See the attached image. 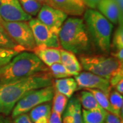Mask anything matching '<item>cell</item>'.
Segmentation results:
<instances>
[{"mask_svg":"<svg viewBox=\"0 0 123 123\" xmlns=\"http://www.w3.org/2000/svg\"><path fill=\"white\" fill-rule=\"evenodd\" d=\"M50 86H53L52 79L44 73L18 80L0 81V114L8 116L27 93Z\"/></svg>","mask_w":123,"mask_h":123,"instance_id":"6da1fadb","label":"cell"},{"mask_svg":"<svg viewBox=\"0 0 123 123\" xmlns=\"http://www.w3.org/2000/svg\"><path fill=\"white\" fill-rule=\"evenodd\" d=\"M62 49L74 54L85 55L91 49V39L83 18H67L58 33Z\"/></svg>","mask_w":123,"mask_h":123,"instance_id":"7a4b0ae2","label":"cell"},{"mask_svg":"<svg viewBox=\"0 0 123 123\" xmlns=\"http://www.w3.org/2000/svg\"><path fill=\"white\" fill-rule=\"evenodd\" d=\"M48 70V67L33 52L24 51L0 68V81L23 79Z\"/></svg>","mask_w":123,"mask_h":123,"instance_id":"3957f363","label":"cell"},{"mask_svg":"<svg viewBox=\"0 0 123 123\" xmlns=\"http://www.w3.org/2000/svg\"><path fill=\"white\" fill-rule=\"evenodd\" d=\"M84 21L90 39L103 53H110L114 25L96 9H86Z\"/></svg>","mask_w":123,"mask_h":123,"instance_id":"277c9868","label":"cell"},{"mask_svg":"<svg viewBox=\"0 0 123 123\" xmlns=\"http://www.w3.org/2000/svg\"><path fill=\"white\" fill-rule=\"evenodd\" d=\"M79 61L84 70L108 80L123 65L115 57L105 55H82Z\"/></svg>","mask_w":123,"mask_h":123,"instance_id":"5b68a950","label":"cell"},{"mask_svg":"<svg viewBox=\"0 0 123 123\" xmlns=\"http://www.w3.org/2000/svg\"><path fill=\"white\" fill-rule=\"evenodd\" d=\"M55 88L53 86L33 90L23 97L14 106L12 111V117L25 114L36 106L49 103L53 99Z\"/></svg>","mask_w":123,"mask_h":123,"instance_id":"8992f818","label":"cell"},{"mask_svg":"<svg viewBox=\"0 0 123 123\" xmlns=\"http://www.w3.org/2000/svg\"><path fill=\"white\" fill-rule=\"evenodd\" d=\"M1 26L9 37L25 51H33L36 48L33 33L28 21L6 22L1 21Z\"/></svg>","mask_w":123,"mask_h":123,"instance_id":"52a82bcc","label":"cell"},{"mask_svg":"<svg viewBox=\"0 0 123 123\" xmlns=\"http://www.w3.org/2000/svg\"><path fill=\"white\" fill-rule=\"evenodd\" d=\"M28 23L32 31L36 47L60 49L58 35L40 22L37 18H31Z\"/></svg>","mask_w":123,"mask_h":123,"instance_id":"ba28073f","label":"cell"},{"mask_svg":"<svg viewBox=\"0 0 123 123\" xmlns=\"http://www.w3.org/2000/svg\"><path fill=\"white\" fill-rule=\"evenodd\" d=\"M67 18L66 14L47 5H43L37 14V18L40 21L57 35Z\"/></svg>","mask_w":123,"mask_h":123,"instance_id":"9c48e42d","label":"cell"},{"mask_svg":"<svg viewBox=\"0 0 123 123\" xmlns=\"http://www.w3.org/2000/svg\"><path fill=\"white\" fill-rule=\"evenodd\" d=\"M78 88L81 89H96L104 92L109 97L111 87L109 80L94 75L90 72H80L77 76H75Z\"/></svg>","mask_w":123,"mask_h":123,"instance_id":"30bf717a","label":"cell"},{"mask_svg":"<svg viewBox=\"0 0 123 123\" xmlns=\"http://www.w3.org/2000/svg\"><path fill=\"white\" fill-rule=\"evenodd\" d=\"M0 17L6 22L29 21L32 18L24 12L18 0H0Z\"/></svg>","mask_w":123,"mask_h":123,"instance_id":"8fae6325","label":"cell"},{"mask_svg":"<svg viewBox=\"0 0 123 123\" xmlns=\"http://www.w3.org/2000/svg\"><path fill=\"white\" fill-rule=\"evenodd\" d=\"M53 7L61 10L67 15L81 17L84 15L87 7L83 0H51Z\"/></svg>","mask_w":123,"mask_h":123,"instance_id":"7c38bea8","label":"cell"},{"mask_svg":"<svg viewBox=\"0 0 123 123\" xmlns=\"http://www.w3.org/2000/svg\"><path fill=\"white\" fill-rule=\"evenodd\" d=\"M98 11L113 25L123 24V14L114 0H100L97 5Z\"/></svg>","mask_w":123,"mask_h":123,"instance_id":"4fadbf2b","label":"cell"},{"mask_svg":"<svg viewBox=\"0 0 123 123\" xmlns=\"http://www.w3.org/2000/svg\"><path fill=\"white\" fill-rule=\"evenodd\" d=\"M62 123H84L81 105L78 97H72L68 101Z\"/></svg>","mask_w":123,"mask_h":123,"instance_id":"5bb4252c","label":"cell"},{"mask_svg":"<svg viewBox=\"0 0 123 123\" xmlns=\"http://www.w3.org/2000/svg\"><path fill=\"white\" fill-rule=\"evenodd\" d=\"M32 52L39 58L44 65L48 67L55 63L61 62L60 49L36 47Z\"/></svg>","mask_w":123,"mask_h":123,"instance_id":"9a60e30c","label":"cell"},{"mask_svg":"<svg viewBox=\"0 0 123 123\" xmlns=\"http://www.w3.org/2000/svg\"><path fill=\"white\" fill-rule=\"evenodd\" d=\"M61 63L73 76H77L82 70V67L75 54L64 49H60Z\"/></svg>","mask_w":123,"mask_h":123,"instance_id":"2e32d148","label":"cell"},{"mask_svg":"<svg viewBox=\"0 0 123 123\" xmlns=\"http://www.w3.org/2000/svg\"><path fill=\"white\" fill-rule=\"evenodd\" d=\"M55 90L66 96L68 98L73 97L78 88L77 83L75 78L66 77L62 79H56L54 82Z\"/></svg>","mask_w":123,"mask_h":123,"instance_id":"e0dca14e","label":"cell"},{"mask_svg":"<svg viewBox=\"0 0 123 123\" xmlns=\"http://www.w3.org/2000/svg\"><path fill=\"white\" fill-rule=\"evenodd\" d=\"M51 113V105L45 103L31 110L30 117L34 123H49Z\"/></svg>","mask_w":123,"mask_h":123,"instance_id":"ac0fdd59","label":"cell"},{"mask_svg":"<svg viewBox=\"0 0 123 123\" xmlns=\"http://www.w3.org/2000/svg\"><path fill=\"white\" fill-rule=\"evenodd\" d=\"M107 111L105 110H82L84 123H104Z\"/></svg>","mask_w":123,"mask_h":123,"instance_id":"d6986e66","label":"cell"},{"mask_svg":"<svg viewBox=\"0 0 123 123\" xmlns=\"http://www.w3.org/2000/svg\"><path fill=\"white\" fill-rule=\"evenodd\" d=\"M79 98L81 105L84 107V110H103L101 106L98 105L94 95L87 90H83L81 92L80 98Z\"/></svg>","mask_w":123,"mask_h":123,"instance_id":"ffe728a7","label":"cell"},{"mask_svg":"<svg viewBox=\"0 0 123 123\" xmlns=\"http://www.w3.org/2000/svg\"><path fill=\"white\" fill-rule=\"evenodd\" d=\"M109 101L110 105L114 110V114L119 118L123 117V94L116 90L111 91L109 94Z\"/></svg>","mask_w":123,"mask_h":123,"instance_id":"44dd1931","label":"cell"},{"mask_svg":"<svg viewBox=\"0 0 123 123\" xmlns=\"http://www.w3.org/2000/svg\"><path fill=\"white\" fill-rule=\"evenodd\" d=\"M87 90L90 91L94 95L97 103L103 110H105L109 113L114 114V110L110 105L109 98H108L109 97L107 95H106L104 92H103L101 90L96 89H88Z\"/></svg>","mask_w":123,"mask_h":123,"instance_id":"7402d4cb","label":"cell"},{"mask_svg":"<svg viewBox=\"0 0 123 123\" xmlns=\"http://www.w3.org/2000/svg\"><path fill=\"white\" fill-rule=\"evenodd\" d=\"M53 100V106L51 107V111L62 115L66 109L68 98L64 94L55 90Z\"/></svg>","mask_w":123,"mask_h":123,"instance_id":"603a6c76","label":"cell"},{"mask_svg":"<svg viewBox=\"0 0 123 123\" xmlns=\"http://www.w3.org/2000/svg\"><path fill=\"white\" fill-rule=\"evenodd\" d=\"M24 12L30 17L37 16L42 6L36 0H18Z\"/></svg>","mask_w":123,"mask_h":123,"instance_id":"cb8c5ba5","label":"cell"},{"mask_svg":"<svg viewBox=\"0 0 123 123\" xmlns=\"http://www.w3.org/2000/svg\"><path fill=\"white\" fill-rule=\"evenodd\" d=\"M0 48L14 49L20 52L25 51L21 47L17 45L9 37L4 29H0Z\"/></svg>","mask_w":123,"mask_h":123,"instance_id":"d4e9b609","label":"cell"},{"mask_svg":"<svg viewBox=\"0 0 123 123\" xmlns=\"http://www.w3.org/2000/svg\"><path fill=\"white\" fill-rule=\"evenodd\" d=\"M51 75L55 79H62V78H66L70 77L73 75L67 70L65 66H64L61 62L55 63L51 66L49 67Z\"/></svg>","mask_w":123,"mask_h":123,"instance_id":"484cf974","label":"cell"},{"mask_svg":"<svg viewBox=\"0 0 123 123\" xmlns=\"http://www.w3.org/2000/svg\"><path fill=\"white\" fill-rule=\"evenodd\" d=\"M111 49L114 50V53L123 49V24L119 25L116 30L113 36L112 43H111Z\"/></svg>","mask_w":123,"mask_h":123,"instance_id":"4316f807","label":"cell"},{"mask_svg":"<svg viewBox=\"0 0 123 123\" xmlns=\"http://www.w3.org/2000/svg\"><path fill=\"white\" fill-rule=\"evenodd\" d=\"M20 51L14 49L0 48V68L7 64Z\"/></svg>","mask_w":123,"mask_h":123,"instance_id":"83f0119b","label":"cell"},{"mask_svg":"<svg viewBox=\"0 0 123 123\" xmlns=\"http://www.w3.org/2000/svg\"><path fill=\"white\" fill-rule=\"evenodd\" d=\"M123 79V65L119 67L117 70H116L115 72H114V73L111 75V77L109 79L110 81V86L111 87L114 88V86L118 84V82H120V81H122Z\"/></svg>","mask_w":123,"mask_h":123,"instance_id":"f1b7e54d","label":"cell"},{"mask_svg":"<svg viewBox=\"0 0 123 123\" xmlns=\"http://www.w3.org/2000/svg\"><path fill=\"white\" fill-rule=\"evenodd\" d=\"M13 123H34L29 115H27L26 113L22 114L16 116L14 118Z\"/></svg>","mask_w":123,"mask_h":123,"instance_id":"f546056e","label":"cell"},{"mask_svg":"<svg viewBox=\"0 0 123 123\" xmlns=\"http://www.w3.org/2000/svg\"><path fill=\"white\" fill-rule=\"evenodd\" d=\"M105 122V123H123V120L120 118L108 112L106 116Z\"/></svg>","mask_w":123,"mask_h":123,"instance_id":"4dcf8cb0","label":"cell"},{"mask_svg":"<svg viewBox=\"0 0 123 123\" xmlns=\"http://www.w3.org/2000/svg\"><path fill=\"white\" fill-rule=\"evenodd\" d=\"M49 123H62L61 115L51 111V116L49 120Z\"/></svg>","mask_w":123,"mask_h":123,"instance_id":"1f68e13d","label":"cell"},{"mask_svg":"<svg viewBox=\"0 0 123 123\" xmlns=\"http://www.w3.org/2000/svg\"><path fill=\"white\" fill-rule=\"evenodd\" d=\"M86 7L90 9H97V6L100 0H83Z\"/></svg>","mask_w":123,"mask_h":123,"instance_id":"d6a6232c","label":"cell"},{"mask_svg":"<svg viewBox=\"0 0 123 123\" xmlns=\"http://www.w3.org/2000/svg\"><path fill=\"white\" fill-rule=\"evenodd\" d=\"M114 88H116V91H117L119 92L120 94H123V80L120 81V82H118V84H116L114 86Z\"/></svg>","mask_w":123,"mask_h":123,"instance_id":"836d02e7","label":"cell"},{"mask_svg":"<svg viewBox=\"0 0 123 123\" xmlns=\"http://www.w3.org/2000/svg\"><path fill=\"white\" fill-rule=\"evenodd\" d=\"M0 123H11V120L4 115H0Z\"/></svg>","mask_w":123,"mask_h":123,"instance_id":"e575fe53","label":"cell"},{"mask_svg":"<svg viewBox=\"0 0 123 123\" xmlns=\"http://www.w3.org/2000/svg\"><path fill=\"white\" fill-rule=\"evenodd\" d=\"M36 1L40 2L42 5H47V6L53 7V4H52L51 0H36Z\"/></svg>","mask_w":123,"mask_h":123,"instance_id":"d590c367","label":"cell"},{"mask_svg":"<svg viewBox=\"0 0 123 123\" xmlns=\"http://www.w3.org/2000/svg\"><path fill=\"white\" fill-rule=\"evenodd\" d=\"M1 17H0V29H4L3 27H2V26H1Z\"/></svg>","mask_w":123,"mask_h":123,"instance_id":"8d00e7d4","label":"cell"},{"mask_svg":"<svg viewBox=\"0 0 123 123\" xmlns=\"http://www.w3.org/2000/svg\"><path fill=\"white\" fill-rule=\"evenodd\" d=\"M114 1H116V0H114Z\"/></svg>","mask_w":123,"mask_h":123,"instance_id":"74e56055","label":"cell"},{"mask_svg":"<svg viewBox=\"0 0 123 123\" xmlns=\"http://www.w3.org/2000/svg\"></svg>","mask_w":123,"mask_h":123,"instance_id":"f35d334b","label":"cell"}]
</instances>
